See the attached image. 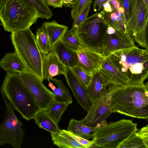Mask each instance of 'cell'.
<instances>
[{
    "mask_svg": "<svg viewBox=\"0 0 148 148\" xmlns=\"http://www.w3.org/2000/svg\"><path fill=\"white\" fill-rule=\"evenodd\" d=\"M109 107L112 113L148 119V90L144 84L119 86L111 96Z\"/></svg>",
    "mask_w": 148,
    "mask_h": 148,
    "instance_id": "6da1fadb",
    "label": "cell"
},
{
    "mask_svg": "<svg viewBox=\"0 0 148 148\" xmlns=\"http://www.w3.org/2000/svg\"><path fill=\"white\" fill-rule=\"evenodd\" d=\"M110 60L128 80V85H142L148 78V50L135 46L111 53Z\"/></svg>",
    "mask_w": 148,
    "mask_h": 148,
    "instance_id": "7a4b0ae2",
    "label": "cell"
},
{
    "mask_svg": "<svg viewBox=\"0 0 148 148\" xmlns=\"http://www.w3.org/2000/svg\"><path fill=\"white\" fill-rule=\"evenodd\" d=\"M1 91L14 109L25 119L29 121L34 119L40 111L35 98L20 78L18 73H7Z\"/></svg>",
    "mask_w": 148,
    "mask_h": 148,
    "instance_id": "3957f363",
    "label": "cell"
},
{
    "mask_svg": "<svg viewBox=\"0 0 148 148\" xmlns=\"http://www.w3.org/2000/svg\"><path fill=\"white\" fill-rule=\"evenodd\" d=\"M39 18L38 10L25 0H6L0 7L1 25L8 32L29 28Z\"/></svg>",
    "mask_w": 148,
    "mask_h": 148,
    "instance_id": "277c9868",
    "label": "cell"
},
{
    "mask_svg": "<svg viewBox=\"0 0 148 148\" xmlns=\"http://www.w3.org/2000/svg\"><path fill=\"white\" fill-rule=\"evenodd\" d=\"M10 36L15 52L29 71L43 82L42 63L45 55L39 48L36 35L29 28L12 32Z\"/></svg>",
    "mask_w": 148,
    "mask_h": 148,
    "instance_id": "5b68a950",
    "label": "cell"
},
{
    "mask_svg": "<svg viewBox=\"0 0 148 148\" xmlns=\"http://www.w3.org/2000/svg\"><path fill=\"white\" fill-rule=\"evenodd\" d=\"M137 126L132 121L124 119L107 124L93 132L89 148H118L138 131Z\"/></svg>",
    "mask_w": 148,
    "mask_h": 148,
    "instance_id": "8992f818",
    "label": "cell"
},
{
    "mask_svg": "<svg viewBox=\"0 0 148 148\" xmlns=\"http://www.w3.org/2000/svg\"><path fill=\"white\" fill-rule=\"evenodd\" d=\"M107 25L100 12L87 18L73 32L84 47L102 53L103 42Z\"/></svg>",
    "mask_w": 148,
    "mask_h": 148,
    "instance_id": "52a82bcc",
    "label": "cell"
},
{
    "mask_svg": "<svg viewBox=\"0 0 148 148\" xmlns=\"http://www.w3.org/2000/svg\"><path fill=\"white\" fill-rule=\"evenodd\" d=\"M148 22V11L143 0H132L127 29L135 42L146 49L145 31Z\"/></svg>",
    "mask_w": 148,
    "mask_h": 148,
    "instance_id": "ba28073f",
    "label": "cell"
},
{
    "mask_svg": "<svg viewBox=\"0 0 148 148\" xmlns=\"http://www.w3.org/2000/svg\"><path fill=\"white\" fill-rule=\"evenodd\" d=\"M118 87L108 86L105 92L94 102L86 116L82 119L84 124L90 127H100L107 124L106 120L112 113L109 107L110 100Z\"/></svg>",
    "mask_w": 148,
    "mask_h": 148,
    "instance_id": "9c48e42d",
    "label": "cell"
},
{
    "mask_svg": "<svg viewBox=\"0 0 148 148\" xmlns=\"http://www.w3.org/2000/svg\"><path fill=\"white\" fill-rule=\"evenodd\" d=\"M18 73L21 80L35 98L40 111L48 110L52 103L56 100L53 92L33 74L29 72Z\"/></svg>",
    "mask_w": 148,
    "mask_h": 148,
    "instance_id": "30bf717a",
    "label": "cell"
},
{
    "mask_svg": "<svg viewBox=\"0 0 148 148\" xmlns=\"http://www.w3.org/2000/svg\"><path fill=\"white\" fill-rule=\"evenodd\" d=\"M133 39L107 25L103 42L102 53L106 57L117 51L136 46Z\"/></svg>",
    "mask_w": 148,
    "mask_h": 148,
    "instance_id": "8fae6325",
    "label": "cell"
},
{
    "mask_svg": "<svg viewBox=\"0 0 148 148\" xmlns=\"http://www.w3.org/2000/svg\"><path fill=\"white\" fill-rule=\"evenodd\" d=\"M75 51L78 58V65L92 75L99 70L106 58L102 53L86 48Z\"/></svg>",
    "mask_w": 148,
    "mask_h": 148,
    "instance_id": "7c38bea8",
    "label": "cell"
},
{
    "mask_svg": "<svg viewBox=\"0 0 148 148\" xmlns=\"http://www.w3.org/2000/svg\"><path fill=\"white\" fill-rule=\"evenodd\" d=\"M98 71L108 85L124 87L128 85L127 78L121 72L109 56L103 61Z\"/></svg>",
    "mask_w": 148,
    "mask_h": 148,
    "instance_id": "4fadbf2b",
    "label": "cell"
},
{
    "mask_svg": "<svg viewBox=\"0 0 148 148\" xmlns=\"http://www.w3.org/2000/svg\"><path fill=\"white\" fill-rule=\"evenodd\" d=\"M68 85L71 89L79 104L85 111L88 112L92 106L86 90L79 82L71 69L66 67L64 75Z\"/></svg>",
    "mask_w": 148,
    "mask_h": 148,
    "instance_id": "5bb4252c",
    "label": "cell"
},
{
    "mask_svg": "<svg viewBox=\"0 0 148 148\" xmlns=\"http://www.w3.org/2000/svg\"><path fill=\"white\" fill-rule=\"evenodd\" d=\"M66 67L54 52L52 51L45 56L42 63L43 80H49L54 76L64 75Z\"/></svg>",
    "mask_w": 148,
    "mask_h": 148,
    "instance_id": "9a60e30c",
    "label": "cell"
},
{
    "mask_svg": "<svg viewBox=\"0 0 148 148\" xmlns=\"http://www.w3.org/2000/svg\"><path fill=\"white\" fill-rule=\"evenodd\" d=\"M9 144L15 148H20V141L13 124L5 113L0 126V145Z\"/></svg>",
    "mask_w": 148,
    "mask_h": 148,
    "instance_id": "2e32d148",
    "label": "cell"
},
{
    "mask_svg": "<svg viewBox=\"0 0 148 148\" xmlns=\"http://www.w3.org/2000/svg\"><path fill=\"white\" fill-rule=\"evenodd\" d=\"M51 51L56 54L65 67L72 69L78 65V58L76 51L62 41L55 44Z\"/></svg>",
    "mask_w": 148,
    "mask_h": 148,
    "instance_id": "e0dca14e",
    "label": "cell"
},
{
    "mask_svg": "<svg viewBox=\"0 0 148 148\" xmlns=\"http://www.w3.org/2000/svg\"><path fill=\"white\" fill-rule=\"evenodd\" d=\"M0 67L7 73L30 72L15 51L6 53L0 60Z\"/></svg>",
    "mask_w": 148,
    "mask_h": 148,
    "instance_id": "ac0fdd59",
    "label": "cell"
},
{
    "mask_svg": "<svg viewBox=\"0 0 148 148\" xmlns=\"http://www.w3.org/2000/svg\"><path fill=\"white\" fill-rule=\"evenodd\" d=\"M108 86L99 71L93 75L90 85L86 89L92 105L105 92Z\"/></svg>",
    "mask_w": 148,
    "mask_h": 148,
    "instance_id": "d6986e66",
    "label": "cell"
},
{
    "mask_svg": "<svg viewBox=\"0 0 148 148\" xmlns=\"http://www.w3.org/2000/svg\"><path fill=\"white\" fill-rule=\"evenodd\" d=\"M51 140L54 145L60 148H85L75 140L69 131L60 130L56 133H50Z\"/></svg>",
    "mask_w": 148,
    "mask_h": 148,
    "instance_id": "ffe728a7",
    "label": "cell"
},
{
    "mask_svg": "<svg viewBox=\"0 0 148 148\" xmlns=\"http://www.w3.org/2000/svg\"><path fill=\"white\" fill-rule=\"evenodd\" d=\"M42 25L45 27L52 50L54 45L62 39L68 27L59 24L54 20L44 22Z\"/></svg>",
    "mask_w": 148,
    "mask_h": 148,
    "instance_id": "44dd1931",
    "label": "cell"
},
{
    "mask_svg": "<svg viewBox=\"0 0 148 148\" xmlns=\"http://www.w3.org/2000/svg\"><path fill=\"white\" fill-rule=\"evenodd\" d=\"M100 127H90L84 124L82 119L77 120L72 118L70 120L67 130L75 135L90 140L93 138L92 134L90 133Z\"/></svg>",
    "mask_w": 148,
    "mask_h": 148,
    "instance_id": "7402d4cb",
    "label": "cell"
},
{
    "mask_svg": "<svg viewBox=\"0 0 148 148\" xmlns=\"http://www.w3.org/2000/svg\"><path fill=\"white\" fill-rule=\"evenodd\" d=\"M34 119L35 123L40 128H42L50 133H56L61 130L50 116L48 110L38 112Z\"/></svg>",
    "mask_w": 148,
    "mask_h": 148,
    "instance_id": "603a6c76",
    "label": "cell"
},
{
    "mask_svg": "<svg viewBox=\"0 0 148 148\" xmlns=\"http://www.w3.org/2000/svg\"><path fill=\"white\" fill-rule=\"evenodd\" d=\"M1 91L5 107V113L14 126L19 140L23 144V140L25 136L24 132L22 128L23 123L17 118L14 114L13 107L3 92Z\"/></svg>",
    "mask_w": 148,
    "mask_h": 148,
    "instance_id": "cb8c5ba5",
    "label": "cell"
},
{
    "mask_svg": "<svg viewBox=\"0 0 148 148\" xmlns=\"http://www.w3.org/2000/svg\"><path fill=\"white\" fill-rule=\"evenodd\" d=\"M56 86L53 90L55 95L56 100L60 102H70L72 103L71 95L68 90L61 80L51 78L50 79Z\"/></svg>",
    "mask_w": 148,
    "mask_h": 148,
    "instance_id": "d4e9b609",
    "label": "cell"
},
{
    "mask_svg": "<svg viewBox=\"0 0 148 148\" xmlns=\"http://www.w3.org/2000/svg\"><path fill=\"white\" fill-rule=\"evenodd\" d=\"M72 103L70 102H60L56 100L52 103L48 110L50 116L57 125H58L67 107Z\"/></svg>",
    "mask_w": 148,
    "mask_h": 148,
    "instance_id": "484cf974",
    "label": "cell"
},
{
    "mask_svg": "<svg viewBox=\"0 0 148 148\" xmlns=\"http://www.w3.org/2000/svg\"><path fill=\"white\" fill-rule=\"evenodd\" d=\"M36 39L38 46L41 52L45 55L51 51L49 37L45 27L42 25L37 30Z\"/></svg>",
    "mask_w": 148,
    "mask_h": 148,
    "instance_id": "4316f807",
    "label": "cell"
},
{
    "mask_svg": "<svg viewBox=\"0 0 148 148\" xmlns=\"http://www.w3.org/2000/svg\"><path fill=\"white\" fill-rule=\"evenodd\" d=\"M34 6L38 12L40 18L48 20L53 15L51 11L44 0H25Z\"/></svg>",
    "mask_w": 148,
    "mask_h": 148,
    "instance_id": "83f0119b",
    "label": "cell"
},
{
    "mask_svg": "<svg viewBox=\"0 0 148 148\" xmlns=\"http://www.w3.org/2000/svg\"><path fill=\"white\" fill-rule=\"evenodd\" d=\"M79 82L86 90L90 85L92 75L84 71L77 65L71 69Z\"/></svg>",
    "mask_w": 148,
    "mask_h": 148,
    "instance_id": "f1b7e54d",
    "label": "cell"
},
{
    "mask_svg": "<svg viewBox=\"0 0 148 148\" xmlns=\"http://www.w3.org/2000/svg\"><path fill=\"white\" fill-rule=\"evenodd\" d=\"M61 40L72 50L75 51L85 48L81 45L71 29H67Z\"/></svg>",
    "mask_w": 148,
    "mask_h": 148,
    "instance_id": "f546056e",
    "label": "cell"
},
{
    "mask_svg": "<svg viewBox=\"0 0 148 148\" xmlns=\"http://www.w3.org/2000/svg\"><path fill=\"white\" fill-rule=\"evenodd\" d=\"M136 133L123 142L118 148H147L142 139Z\"/></svg>",
    "mask_w": 148,
    "mask_h": 148,
    "instance_id": "4dcf8cb0",
    "label": "cell"
},
{
    "mask_svg": "<svg viewBox=\"0 0 148 148\" xmlns=\"http://www.w3.org/2000/svg\"><path fill=\"white\" fill-rule=\"evenodd\" d=\"M92 1L88 2L84 9L73 19L71 30L74 32L75 31L87 18Z\"/></svg>",
    "mask_w": 148,
    "mask_h": 148,
    "instance_id": "1f68e13d",
    "label": "cell"
},
{
    "mask_svg": "<svg viewBox=\"0 0 148 148\" xmlns=\"http://www.w3.org/2000/svg\"><path fill=\"white\" fill-rule=\"evenodd\" d=\"M92 0H77L71 8V16L73 19L80 13L85 7L87 4L90 1Z\"/></svg>",
    "mask_w": 148,
    "mask_h": 148,
    "instance_id": "d6a6232c",
    "label": "cell"
},
{
    "mask_svg": "<svg viewBox=\"0 0 148 148\" xmlns=\"http://www.w3.org/2000/svg\"><path fill=\"white\" fill-rule=\"evenodd\" d=\"M118 0L120 3V6L124 10V20L126 24L130 16L132 0Z\"/></svg>",
    "mask_w": 148,
    "mask_h": 148,
    "instance_id": "836d02e7",
    "label": "cell"
},
{
    "mask_svg": "<svg viewBox=\"0 0 148 148\" xmlns=\"http://www.w3.org/2000/svg\"><path fill=\"white\" fill-rule=\"evenodd\" d=\"M136 134L143 140L147 148H148V128H141Z\"/></svg>",
    "mask_w": 148,
    "mask_h": 148,
    "instance_id": "e575fe53",
    "label": "cell"
},
{
    "mask_svg": "<svg viewBox=\"0 0 148 148\" xmlns=\"http://www.w3.org/2000/svg\"><path fill=\"white\" fill-rule=\"evenodd\" d=\"M69 132L72 136L85 148H89L91 144V141L75 135L69 131Z\"/></svg>",
    "mask_w": 148,
    "mask_h": 148,
    "instance_id": "d590c367",
    "label": "cell"
},
{
    "mask_svg": "<svg viewBox=\"0 0 148 148\" xmlns=\"http://www.w3.org/2000/svg\"><path fill=\"white\" fill-rule=\"evenodd\" d=\"M45 3L49 6L54 8H61L63 5V0H44Z\"/></svg>",
    "mask_w": 148,
    "mask_h": 148,
    "instance_id": "8d00e7d4",
    "label": "cell"
},
{
    "mask_svg": "<svg viewBox=\"0 0 148 148\" xmlns=\"http://www.w3.org/2000/svg\"><path fill=\"white\" fill-rule=\"evenodd\" d=\"M107 0H95L93 5V8L95 9L97 5L98 7L97 12H98L102 9L103 4L106 2Z\"/></svg>",
    "mask_w": 148,
    "mask_h": 148,
    "instance_id": "74e56055",
    "label": "cell"
},
{
    "mask_svg": "<svg viewBox=\"0 0 148 148\" xmlns=\"http://www.w3.org/2000/svg\"><path fill=\"white\" fill-rule=\"evenodd\" d=\"M106 1L109 2L114 9L117 10L120 7V3L118 0H107Z\"/></svg>",
    "mask_w": 148,
    "mask_h": 148,
    "instance_id": "f35d334b",
    "label": "cell"
},
{
    "mask_svg": "<svg viewBox=\"0 0 148 148\" xmlns=\"http://www.w3.org/2000/svg\"><path fill=\"white\" fill-rule=\"evenodd\" d=\"M103 10L106 12H110L113 10V8L110 3L107 1L103 4Z\"/></svg>",
    "mask_w": 148,
    "mask_h": 148,
    "instance_id": "ab89813d",
    "label": "cell"
},
{
    "mask_svg": "<svg viewBox=\"0 0 148 148\" xmlns=\"http://www.w3.org/2000/svg\"><path fill=\"white\" fill-rule=\"evenodd\" d=\"M145 38L146 45V49L148 50V22L147 23L145 29Z\"/></svg>",
    "mask_w": 148,
    "mask_h": 148,
    "instance_id": "60d3db41",
    "label": "cell"
},
{
    "mask_svg": "<svg viewBox=\"0 0 148 148\" xmlns=\"http://www.w3.org/2000/svg\"><path fill=\"white\" fill-rule=\"evenodd\" d=\"M74 0H63V5L65 6L71 7V4Z\"/></svg>",
    "mask_w": 148,
    "mask_h": 148,
    "instance_id": "b9f144b4",
    "label": "cell"
},
{
    "mask_svg": "<svg viewBox=\"0 0 148 148\" xmlns=\"http://www.w3.org/2000/svg\"><path fill=\"white\" fill-rule=\"evenodd\" d=\"M49 86L51 88L52 90H53L56 88V87L53 85V83L49 82L48 84Z\"/></svg>",
    "mask_w": 148,
    "mask_h": 148,
    "instance_id": "7bdbcfd3",
    "label": "cell"
},
{
    "mask_svg": "<svg viewBox=\"0 0 148 148\" xmlns=\"http://www.w3.org/2000/svg\"><path fill=\"white\" fill-rule=\"evenodd\" d=\"M148 11V0H143Z\"/></svg>",
    "mask_w": 148,
    "mask_h": 148,
    "instance_id": "ee69618b",
    "label": "cell"
},
{
    "mask_svg": "<svg viewBox=\"0 0 148 148\" xmlns=\"http://www.w3.org/2000/svg\"><path fill=\"white\" fill-rule=\"evenodd\" d=\"M6 0H0V7L1 6Z\"/></svg>",
    "mask_w": 148,
    "mask_h": 148,
    "instance_id": "f6af8a7d",
    "label": "cell"
},
{
    "mask_svg": "<svg viewBox=\"0 0 148 148\" xmlns=\"http://www.w3.org/2000/svg\"><path fill=\"white\" fill-rule=\"evenodd\" d=\"M145 88L148 90V81L146 82L145 84H144Z\"/></svg>",
    "mask_w": 148,
    "mask_h": 148,
    "instance_id": "bcb514c9",
    "label": "cell"
},
{
    "mask_svg": "<svg viewBox=\"0 0 148 148\" xmlns=\"http://www.w3.org/2000/svg\"><path fill=\"white\" fill-rule=\"evenodd\" d=\"M77 0H74L73 1V2L72 3L71 8V7L72 5H73L74 4V3H75L77 1Z\"/></svg>",
    "mask_w": 148,
    "mask_h": 148,
    "instance_id": "7dc6e473",
    "label": "cell"
},
{
    "mask_svg": "<svg viewBox=\"0 0 148 148\" xmlns=\"http://www.w3.org/2000/svg\"><path fill=\"white\" fill-rule=\"evenodd\" d=\"M144 127H148V124L146 126Z\"/></svg>",
    "mask_w": 148,
    "mask_h": 148,
    "instance_id": "c3c4849f",
    "label": "cell"
},
{
    "mask_svg": "<svg viewBox=\"0 0 148 148\" xmlns=\"http://www.w3.org/2000/svg\"><path fill=\"white\" fill-rule=\"evenodd\" d=\"M143 128H148V127H143Z\"/></svg>",
    "mask_w": 148,
    "mask_h": 148,
    "instance_id": "681fc988",
    "label": "cell"
}]
</instances>
